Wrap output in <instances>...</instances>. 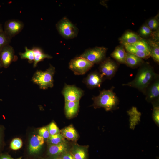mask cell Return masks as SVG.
Returning a JSON list of instances; mask_svg holds the SVG:
<instances>
[{
    "mask_svg": "<svg viewBox=\"0 0 159 159\" xmlns=\"http://www.w3.org/2000/svg\"><path fill=\"white\" fill-rule=\"evenodd\" d=\"M155 76L156 74L150 66L144 65L139 69L133 80L123 85L133 87L140 90H144Z\"/></svg>",
    "mask_w": 159,
    "mask_h": 159,
    "instance_id": "obj_1",
    "label": "cell"
},
{
    "mask_svg": "<svg viewBox=\"0 0 159 159\" xmlns=\"http://www.w3.org/2000/svg\"><path fill=\"white\" fill-rule=\"evenodd\" d=\"M93 106L95 108H103L107 111L113 110L117 107L118 100L112 89L103 90L99 95L92 98Z\"/></svg>",
    "mask_w": 159,
    "mask_h": 159,
    "instance_id": "obj_2",
    "label": "cell"
},
{
    "mask_svg": "<svg viewBox=\"0 0 159 159\" xmlns=\"http://www.w3.org/2000/svg\"><path fill=\"white\" fill-rule=\"evenodd\" d=\"M55 72V68L50 65L45 71L37 70L32 78V81L37 85L41 89L52 88L54 85L53 76Z\"/></svg>",
    "mask_w": 159,
    "mask_h": 159,
    "instance_id": "obj_3",
    "label": "cell"
},
{
    "mask_svg": "<svg viewBox=\"0 0 159 159\" xmlns=\"http://www.w3.org/2000/svg\"><path fill=\"white\" fill-rule=\"evenodd\" d=\"M56 27L60 35L66 39L75 37L78 33L77 28L66 17H64L59 21Z\"/></svg>",
    "mask_w": 159,
    "mask_h": 159,
    "instance_id": "obj_4",
    "label": "cell"
},
{
    "mask_svg": "<svg viewBox=\"0 0 159 159\" xmlns=\"http://www.w3.org/2000/svg\"><path fill=\"white\" fill-rule=\"evenodd\" d=\"M93 65L87 60L79 56L71 60L69 63V68L75 74L82 75L88 71Z\"/></svg>",
    "mask_w": 159,
    "mask_h": 159,
    "instance_id": "obj_5",
    "label": "cell"
},
{
    "mask_svg": "<svg viewBox=\"0 0 159 159\" xmlns=\"http://www.w3.org/2000/svg\"><path fill=\"white\" fill-rule=\"evenodd\" d=\"M107 48L103 47H96L86 50L80 57L87 60L93 64L102 62L105 57Z\"/></svg>",
    "mask_w": 159,
    "mask_h": 159,
    "instance_id": "obj_6",
    "label": "cell"
},
{
    "mask_svg": "<svg viewBox=\"0 0 159 159\" xmlns=\"http://www.w3.org/2000/svg\"><path fill=\"white\" fill-rule=\"evenodd\" d=\"M65 100L76 102L79 101L84 95L81 89L74 85L65 84L62 92Z\"/></svg>",
    "mask_w": 159,
    "mask_h": 159,
    "instance_id": "obj_7",
    "label": "cell"
},
{
    "mask_svg": "<svg viewBox=\"0 0 159 159\" xmlns=\"http://www.w3.org/2000/svg\"><path fill=\"white\" fill-rule=\"evenodd\" d=\"M24 26L23 23L17 19H10L5 23L4 30L5 33L11 39L20 32Z\"/></svg>",
    "mask_w": 159,
    "mask_h": 159,
    "instance_id": "obj_8",
    "label": "cell"
},
{
    "mask_svg": "<svg viewBox=\"0 0 159 159\" xmlns=\"http://www.w3.org/2000/svg\"><path fill=\"white\" fill-rule=\"evenodd\" d=\"M17 59L13 48L9 44L5 46L0 50V59L4 68L8 67Z\"/></svg>",
    "mask_w": 159,
    "mask_h": 159,
    "instance_id": "obj_9",
    "label": "cell"
},
{
    "mask_svg": "<svg viewBox=\"0 0 159 159\" xmlns=\"http://www.w3.org/2000/svg\"><path fill=\"white\" fill-rule=\"evenodd\" d=\"M117 67L115 63L110 59H107L101 63L99 67V73L102 77L109 78L115 74Z\"/></svg>",
    "mask_w": 159,
    "mask_h": 159,
    "instance_id": "obj_10",
    "label": "cell"
},
{
    "mask_svg": "<svg viewBox=\"0 0 159 159\" xmlns=\"http://www.w3.org/2000/svg\"><path fill=\"white\" fill-rule=\"evenodd\" d=\"M103 78L99 73L96 72H91L85 78L83 82L89 88L100 87Z\"/></svg>",
    "mask_w": 159,
    "mask_h": 159,
    "instance_id": "obj_11",
    "label": "cell"
},
{
    "mask_svg": "<svg viewBox=\"0 0 159 159\" xmlns=\"http://www.w3.org/2000/svg\"><path fill=\"white\" fill-rule=\"evenodd\" d=\"M44 143V139L38 135H34L31 138L29 150L31 154H36L40 151Z\"/></svg>",
    "mask_w": 159,
    "mask_h": 159,
    "instance_id": "obj_12",
    "label": "cell"
},
{
    "mask_svg": "<svg viewBox=\"0 0 159 159\" xmlns=\"http://www.w3.org/2000/svg\"><path fill=\"white\" fill-rule=\"evenodd\" d=\"M68 151V146L66 143L57 145H50L48 149V154L49 156L55 158L59 157Z\"/></svg>",
    "mask_w": 159,
    "mask_h": 159,
    "instance_id": "obj_13",
    "label": "cell"
},
{
    "mask_svg": "<svg viewBox=\"0 0 159 159\" xmlns=\"http://www.w3.org/2000/svg\"><path fill=\"white\" fill-rule=\"evenodd\" d=\"M79 104V101L72 102L65 100V112L66 116L68 118H72L77 114Z\"/></svg>",
    "mask_w": 159,
    "mask_h": 159,
    "instance_id": "obj_14",
    "label": "cell"
},
{
    "mask_svg": "<svg viewBox=\"0 0 159 159\" xmlns=\"http://www.w3.org/2000/svg\"><path fill=\"white\" fill-rule=\"evenodd\" d=\"M70 151L74 159H88L87 148L86 147L75 145Z\"/></svg>",
    "mask_w": 159,
    "mask_h": 159,
    "instance_id": "obj_15",
    "label": "cell"
},
{
    "mask_svg": "<svg viewBox=\"0 0 159 159\" xmlns=\"http://www.w3.org/2000/svg\"><path fill=\"white\" fill-rule=\"evenodd\" d=\"M34 54V59L33 62V67H35L38 63L43 61L44 59H51L52 57L44 52L42 50L40 47H34L32 48Z\"/></svg>",
    "mask_w": 159,
    "mask_h": 159,
    "instance_id": "obj_16",
    "label": "cell"
},
{
    "mask_svg": "<svg viewBox=\"0 0 159 159\" xmlns=\"http://www.w3.org/2000/svg\"><path fill=\"white\" fill-rule=\"evenodd\" d=\"M60 131V134L64 138L72 141H76L78 139V134L72 125H70Z\"/></svg>",
    "mask_w": 159,
    "mask_h": 159,
    "instance_id": "obj_17",
    "label": "cell"
},
{
    "mask_svg": "<svg viewBox=\"0 0 159 159\" xmlns=\"http://www.w3.org/2000/svg\"><path fill=\"white\" fill-rule=\"evenodd\" d=\"M111 56L119 62L123 64L125 63L126 52L123 45L116 47Z\"/></svg>",
    "mask_w": 159,
    "mask_h": 159,
    "instance_id": "obj_18",
    "label": "cell"
},
{
    "mask_svg": "<svg viewBox=\"0 0 159 159\" xmlns=\"http://www.w3.org/2000/svg\"><path fill=\"white\" fill-rule=\"evenodd\" d=\"M127 52L132 54L141 59H146L150 56V54L145 52L138 50L129 44L121 42Z\"/></svg>",
    "mask_w": 159,
    "mask_h": 159,
    "instance_id": "obj_19",
    "label": "cell"
},
{
    "mask_svg": "<svg viewBox=\"0 0 159 159\" xmlns=\"http://www.w3.org/2000/svg\"><path fill=\"white\" fill-rule=\"evenodd\" d=\"M141 39H142L141 37L134 32L127 31L119 39L120 42L131 44Z\"/></svg>",
    "mask_w": 159,
    "mask_h": 159,
    "instance_id": "obj_20",
    "label": "cell"
},
{
    "mask_svg": "<svg viewBox=\"0 0 159 159\" xmlns=\"http://www.w3.org/2000/svg\"><path fill=\"white\" fill-rule=\"evenodd\" d=\"M159 95V82L158 80L153 83L149 88L146 99L149 102L152 101L158 97Z\"/></svg>",
    "mask_w": 159,
    "mask_h": 159,
    "instance_id": "obj_21",
    "label": "cell"
},
{
    "mask_svg": "<svg viewBox=\"0 0 159 159\" xmlns=\"http://www.w3.org/2000/svg\"><path fill=\"white\" fill-rule=\"evenodd\" d=\"M147 42L150 48V56L153 58L156 62H159V46L158 42L151 40H148Z\"/></svg>",
    "mask_w": 159,
    "mask_h": 159,
    "instance_id": "obj_22",
    "label": "cell"
},
{
    "mask_svg": "<svg viewBox=\"0 0 159 159\" xmlns=\"http://www.w3.org/2000/svg\"><path fill=\"white\" fill-rule=\"evenodd\" d=\"M142 59L129 52H126L125 64L131 67H135L142 62Z\"/></svg>",
    "mask_w": 159,
    "mask_h": 159,
    "instance_id": "obj_23",
    "label": "cell"
},
{
    "mask_svg": "<svg viewBox=\"0 0 159 159\" xmlns=\"http://www.w3.org/2000/svg\"><path fill=\"white\" fill-rule=\"evenodd\" d=\"M137 49L145 52L150 55V47L147 41L141 39L133 44H130Z\"/></svg>",
    "mask_w": 159,
    "mask_h": 159,
    "instance_id": "obj_24",
    "label": "cell"
},
{
    "mask_svg": "<svg viewBox=\"0 0 159 159\" xmlns=\"http://www.w3.org/2000/svg\"><path fill=\"white\" fill-rule=\"evenodd\" d=\"M24 52H20L19 54L22 59H27L30 63H33L34 59V52L32 49H29L27 47H25Z\"/></svg>",
    "mask_w": 159,
    "mask_h": 159,
    "instance_id": "obj_25",
    "label": "cell"
},
{
    "mask_svg": "<svg viewBox=\"0 0 159 159\" xmlns=\"http://www.w3.org/2000/svg\"><path fill=\"white\" fill-rule=\"evenodd\" d=\"M48 141L50 145H57L66 143L65 138L60 133L50 135Z\"/></svg>",
    "mask_w": 159,
    "mask_h": 159,
    "instance_id": "obj_26",
    "label": "cell"
},
{
    "mask_svg": "<svg viewBox=\"0 0 159 159\" xmlns=\"http://www.w3.org/2000/svg\"><path fill=\"white\" fill-rule=\"evenodd\" d=\"M11 39L4 31L0 33V50L5 46L9 44Z\"/></svg>",
    "mask_w": 159,
    "mask_h": 159,
    "instance_id": "obj_27",
    "label": "cell"
},
{
    "mask_svg": "<svg viewBox=\"0 0 159 159\" xmlns=\"http://www.w3.org/2000/svg\"><path fill=\"white\" fill-rule=\"evenodd\" d=\"M22 140L18 138L13 139L11 141L10 144V147L11 149L16 150L20 149L22 146Z\"/></svg>",
    "mask_w": 159,
    "mask_h": 159,
    "instance_id": "obj_28",
    "label": "cell"
},
{
    "mask_svg": "<svg viewBox=\"0 0 159 159\" xmlns=\"http://www.w3.org/2000/svg\"><path fill=\"white\" fill-rule=\"evenodd\" d=\"M48 128L50 135L60 133V131L54 122H51L48 126Z\"/></svg>",
    "mask_w": 159,
    "mask_h": 159,
    "instance_id": "obj_29",
    "label": "cell"
},
{
    "mask_svg": "<svg viewBox=\"0 0 159 159\" xmlns=\"http://www.w3.org/2000/svg\"><path fill=\"white\" fill-rule=\"evenodd\" d=\"M152 33V30L148 26L147 24L143 25L139 30L140 34L143 36H147Z\"/></svg>",
    "mask_w": 159,
    "mask_h": 159,
    "instance_id": "obj_30",
    "label": "cell"
},
{
    "mask_svg": "<svg viewBox=\"0 0 159 159\" xmlns=\"http://www.w3.org/2000/svg\"><path fill=\"white\" fill-rule=\"evenodd\" d=\"M153 118L156 124L158 126L159 123V108L158 105H155L154 107L153 113Z\"/></svg>",
    "mask_w": 159,
    "mask_h": 159,
    "instance_id": "obj_31",
    "label": "cell"
},
{
    "mask_svg": "<svg viewBox=\"0 0 159 159\" xmlns=\"http://www.w3.org/2000/svg\"><path fill=\"white\" fill-rule=\"evenodd\" d=\"M39 135L44 139H48L50 136L48 126L40 128L39 131Z\"/></svg>",
    "mask_w": 159,
    "mask_h": 159,
    "instance_id": "obj_32",
    "label": "cell"
},
{
    "mask_svg": "<svg viewBox=\"0 0 159 159\" xmlns=\"http://www.w3.org/2000/svg\"><path fill=\"white\" fill-rule=\"evenodd\" d=\"M147 25L151 30H156L158 28L159 23L156 18H153L148 21Z\"/></svg>",
    "mask_w": 159,
    "mask_h": 159,
    "instance_id": "obj_33",
    "label": "cell"
},
{
    "mask_svg": "<svg viewBox=\"0 0 159 159\" xmlns=\"http://www.w3.org/2000/svg\"><path fill=\"white\" fill-rule=\"evenodd\" d=\"M59 157L63 159H74L70 151H68L64 152Z\"/></svg>",
    "mask_w": 159,
    "mask_h": 159,
    "instance_id": "obj_34",
    "label": "cell"
},
{
    "mask_svg": "<svg viewBox=\"0 0 159 159\" xmlns=\"http://www.w3.org/2000/svg\"><path fill=\"white\" fill-rule=\"evenodd\" d=\"M21 158L17 159H14L9 155L6 154H2L0 155V159H21Z\"/></svg>",
    "mask_w": 159,
    "mask_h": 159,
    "instance_id": "obj_35",
    "label": "cell"
},
{
    "mask_svg": "<svg viewBox=\"0 0 159 159\" xmlns=\"http://www.w3.org/2000/svg\"><path fill=\"white\" fill-rule=\"evenodd\" d=\"M0 128V145L1 142V138H2V133L1 131Z\"/></svg>",
    "mask_w": 159,
    "mask_h": 159,
    "instance_id": "obj_36",
    "label": "cell"
},
{
    "mask_svg": "<svg viewBox=\"0 0 159 159\" xmlns=\"http://www.w3.org/2000/svg\"><path fill=\"white\" fill-rule=\"evenodd\" d=\"M3 31L2 25L0 24V33Z\"/></svg>",
    "mask_w": 159,
    "mask_h": 159,
    "instance_id": "obj_37",
    "label": "cell"
},
{
    "mask_svg": "<svg viewBox=\"0 0 159 159\" xmlns=\"http://www.w3.org/2000/svg\"><path fill=\"white\" fill-rule=\"evenodd\" d=\"M53 159H63L62 158L60 157H59L55 158H54Z\"/></svg>",
    "mask_w": 159,
    "mask_h": 159,
    "instance_id": "obj_38",
    "label": "cell"
},
{
    "mask_svg": "<svg viewBox=\"0 0 159 159\" xmlns=\"http://www.w3.org/2000/svg\"><path fill=\"white\" fill-rule=\"evenodd\" d=\"M2 67V65L0 59V68L1 67Z\"/></svg>",
    "mask_w": 159,
    "mask_h": 159,
    "instance_id": "obj_39",
    "label": "cell"
},
{
    "mask_svg": "<svg viewBox=\"0 0 159 159\" xmlns=\"http://www.w3.org/2000/svg\"><path fill=\"white\" fill-rule=\"evenodd\" d=\"M157 159H159L158 158H157Z\"/></svg>",
    "mask_w": 159,
    "mask_h": 159,
    "instance_id": "obj_40",
    "label": "cell"
},
{
    "mask_svg": "<svg viewBox=\"0 0 159 159\" xmlns=\"http://www.w3.org/2000/svg\"></svg>",
    "mask_w": 159,
    "mask_h": 159,
    "instance_id": "obj_41",
    "label": "cell"
}]
</instances>
